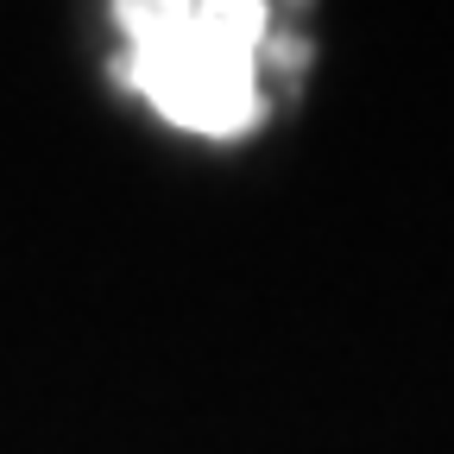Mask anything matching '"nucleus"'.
I'll use <instances>...</instances> for the list:
<instances>
[{
  "label": "nucleus",
  "mask_w": 454,
  "mask_h": 454,
  "mask_svg": "<svg viewBox=\"0 0 454 454\" xmlns=\"http://www.w3.org/2000/svg\"><path fill=\"white\" fill-rule=\"evenodd\" d=\"M121 82L170 127L234 139L265 114V51L278 38L265 0H145L121 7Z\"/></svg>",
  "instance_id": "1"
}]
</instances>
